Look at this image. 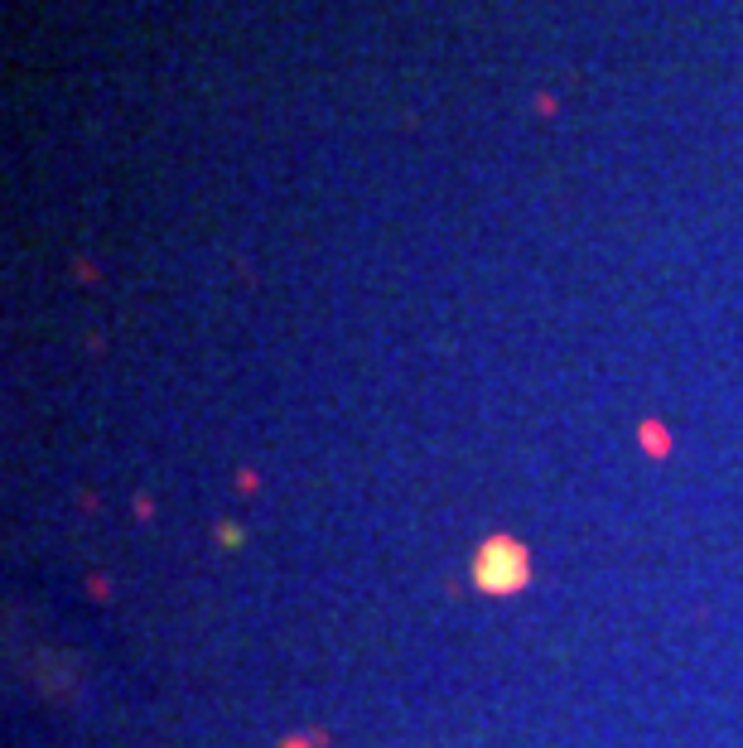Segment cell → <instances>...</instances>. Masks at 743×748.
<instances>
[{
  "mask_svg": "<svg viewBox=\"0 0 743 748\" xmlns=\"http://www.w3.org/2000/svg\"><path fill=\"white\" fill-rule=\"evenodd\" d=\"M473 580L488 594H512L526 584V551L507 536H493L478 546V560H473Z\"/></svg>",
  "mask_w": 743,
  "mask_h": 748,
  "instance_id": "obj_1",
  "label": "cell"
}]
</instances>
